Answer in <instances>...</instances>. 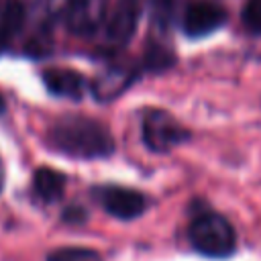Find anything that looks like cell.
I'll list each match as a JSON object with an SVG mask.
<instances>
[{
	"label": "cell",
	"mask_w": 261,
	"mask_h": 261,
	"mask_svg": "<svg viewBox=\"0 0 261 261\" xmlns=\"http://www.w3.org/2000/svg\"><path fill=\"white\" fill-rule=\"evenodd\" d=\"M175 61L173 53L163 47L161 43H149L147 45V51H145V57H143V65L149 69V71H161V69H167L171 67Z\"/></svg>",
	"instance_id": "cell-12"
},
{
	"label": "cell",
	"mask_w": 261,
	"mask_h": 261,
	"mask_svg": "<svg viewBox=\"0 0 261 261\" xmlns=\"http://www.w3.org/2000/svg\"><path fill=\"white\" fill-rule=\"evenodd\" d=\"M33 190L43 202H57L65 190V175L53 167H39L33 175Z\"/></svg>",
	"instance_id": "cell-10"
},
{
	"label": "cell",
	"mask_w": 261,
	"mask_h": 261,
	"mask_svg": "<svg viewBox=\"0 0 261 261\" xmlns=\"http://www.w3.org/2000/svg\"><path fill=\"white\" fill-rule=\"evenodd\" d=\"M106 8H108V0H69L63 18L73 35L88 37L102 27Z\"/></svg>",
	"instance_id": "cell-7"
},
{
	"label": "cell",
	"mask_w": 261,
	"mask_h": 261,
	"mask_svg": "<svg viewBox=\"0 0 261 261\" xmlns=\"http://www.w3.org/2000/svg\"><path fill=\"white\" fill-rule=\"evenodd\" d=\"M6 110V102H4V98H2V94H0V114Z\"/></svg>",
	"instance_id": "cell-18"
},
{
	"label": "cell",
	"mask_w": 261,
	"mask_h": 261,
	"mask_svg": "<svg viewBox=\"0 0 261 261\" xmlns=\"http://www.w3.org/2000/svg\"><path fill=\"white\" fill-rule=\"evenodd\" d=\"M151 4V16H153V22L167 31L171 20H173V10H175V0H149Z\"/></svg>",
	"instance_id": "cell-14"
},
{
	"label": "cell",
	"mask_w": 261,
	"mask_h": 261,
	"mask_svg": "<svg viewBox=\"0 0 261 261\" xmlns=\"http://www.w3.org/2000/svg\"><path fill=\"white\" fill-rule=\"evenodd\" d=\"M188 139V128H184L169 112L153 108L143 114V141L151 151L163 153L171 147L181 145Z\"/></svg>",
	"instance_id": "cell-3"
},
{
	"label": "cell",
	"mask_w": 261,
	"mask_h": 261,
	"mask_svg": "<svg viewBox=\"0 0 261 261\" xmlns=\"http://www.w3.org/2000/svg\"><path fill=\"white\" fill-rule=\"evenodd\" d=\"M47 261H104L102 255L88 247H59L47 255Z\"/></svg>",
	"instance_id": "cell-13"
},
{
	"label": "cell",
	"mask_w": 261,
	"mask_h": 261,
	"mask_svg": "<svg viewBox=\"0 0 261 261\" xmlns=\"http://www.w3.org/2000/svg\"><path fill=\"white\" fill-rule=\"evenodd\" d=\"M192 247L206 257H228L237 247V232L232 224L216 212L198 214L188 228Z\"/></svg>",
	"instance_id": "cell-2"
},
{
	"label": "cell",
	"mask_w": 261,
	"mask_h": 261,
	"mask_svg": "<svg viewBox=\"0 0 261 261\" xmlns=\"http://www.w3.org/2000/svg\"><path fill=\"white\" fill-rule=\"evenodd\" d=\"M86 218H88V214H86V210L80 208V206H69V208H65V212H63V220H65V222L82 224V222H86Z\"/></svg>",
	"instance_id": "cell-17"
},
{
	"label": "cell",
	"mask_w": 261,
	"mask_h": 261,
	"mask_svg": "<svg viewBox=\"0 0 261 261\" xmlns=\"http://www.w3.org/2000/svg\"><path fill=\"white\" fill-rule=\"evenodd\" d=\"M0 190H2V169H0Z\"/></svg>",
	"instance_id": "cell-19"
},
{
	"label": "cell",
	"mask_w": 261,
	"mask_h": 261,
	"mask_svg": "<svg viewBox=\"0 0 261 261\" xmlns=\"http://www.w3.org/2000/svg\"><path fill=\"white\" fill-rule=\"evenodd\" d=\"M49 143L59 153L75 159H102L114 153L110 130L88 116L65 114L49 130Z\"/></svg>",
	"instance_id": "cell-1"
},
{
	"label": "cell",
	"mask_w": 261,
	"mask_h": 261,
	"mask_svg": "<svg viewBox=\"0 0 261 261\" xmlns=\"http://www.w3.org/2000/svg\"><path fill=\"white\" fill-rule=\"evenodd\" d=\"M226 16H228L226 10L216 2H208V0L192 2V4H188L186 12H184L181 29L190 39L206 37V35L218 31L226 22Z\"/></svg>",
	"instance_id": "cell-5"
},
{
	"label": "cell",
	"mask_w": 261,
	"mask_h": 261,
	"mask_svg": "<svg viewBox=\"0 0 261 261\" xmlns=\"http://www.w3.org/2000/svg\"><path fill=\"white\" fill-rule=\"evenodd\" d=\"M43 82L47 90L61 98L80 100L86 92V77L67 67H51L43 71Z\"/></svg>",
	"instance_id": "cell-8"
},
{
	"label": "cell",
	"mask_w": 261,
	"mask_h": 261,
	"mask_svg": "<svg viewBox=\"0 0 261 261\" xmlns=\"http://www.w3.org/2000/svg\"><path fill=\"white\" fill-rule=\"evenodd\" d=\"M24 24V8L20 2H8L0 14V47H4Z\"/></svg>",
	"instance_id": "cell-11"
},
{
	"label": "cell",
	"mask_w": 261,
	"mask_h": 261,
	"mask_svg": "<svg viewBox=\"0 0 261 261\" xmlns=\"http://www.w3.org/2000/svg\"><path fill=\"white\" fill-rule=\"evenodd\" d=\"M96 198L102 204V208L120 220H133L139 218L147 208V198L130 188L120 186H102L96 190Z\"/></svg>",
	"instance_id": "cell-4"
},
{
	"label": "cell",
	"mask_w": 261,
	"mask_h": 261,
	"mask_svg": "<svg viewBox=\"0 0 261 261\" xmlns=\"http://www.w3.org/2000/svg\"><path fill=\"white\" fill-rule=\"evenodd\" d=\"M243 24L253 35H261V0H249L243 8Z\"/></svg>",
	"instance_id": "cell-15"
},
{
	"label": "cell",
	"mask_w": 261,
	"mask_h": 261,
	"mask_svg": "<svg viewBox=\"0 0 261 261\" xmlns=\"http://www.w3.org/2000/svg\"><path fill=\"white\" fill-rule=\"evenodd\" d=\"M135 80H137V73L130 67H110L100 77H96V82L92 84V92L96 100L108 102L118 94H122Z\"/></svg>",
	"instance_id": "cell-9"
},
{
	"label": "cell",
	"mask_w": 261,
	"mask_h": 261,
	"mask_svg": "<svg viewBox=\"0 0 261 261\" xmlns=\"http://www.w3.org/2000/svg\"><path fill=\"white\" fill-rule=\"evenodd\" d=\"M141 18V2L139 0H118L112 14L106 20L104 39L112 49H120L128 45L133 39L137 24Z\"/></svg>",
	"instance_id": "cell-6"
},
{
	"label": "cell",
	"mask_w": 261,
	"mask_h": 261,
	"mask_svg": "<svg viewBox=\"0 0 261 261\" xmlns=\"http://www.w3.org/2000/svg\"><path fill=\"white\" fill-rule=\"evenodd\" d=\"M41 4V12L47 20H55L59 16L65 14L67 6H69V0H39Z\"/></svg>",
	"instance_id": "cell-16"
}]
</instances>
